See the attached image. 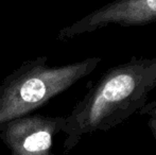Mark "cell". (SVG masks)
Here are the masks:
<instances>
[{"label":"cell","mask_w":156,"mask_h":155,"mask_svg":"<svg viewBox=\"0 0 156 155\" xmlns=\"http://www.w3.org/2000/svg\"><path fill=\"white\" fill-rule=\"evenodd\" d=\"M155 88L156 55L133 56L106 70L65 117L64 153L71 151L84 135L107 132L140 112Z\"/></svg>","instance_id":"cell-1"},{"label":"cell","mask_w":156,"mask_h":155,"mask_svg":"<svg viewBox=\"0 0 156 155\" xmlns=\"http://www.w3.org/2000/svg\"><path fill=\"white\" fill-rule=\"evenodd\" d=\"M100 62L96 56L62 67H48L46 58L25 63L0 87V132L9 122L29 115L88 76Z\"/></svg>","instance_id":"cell-2"},{"label":"cell","mask_w":156,"mask_h":155,"mask_svg":"<svg viewBox=\"0 0 156 155\" xmlns=\"http://www.w3.org/2000/svg\"><path fill=\"white\" fill-rule=\"evenodd\" d=\"M65 117L27 115L9 122L0 132L11 155H62L54 153V137L63 132Z\"/></svg>","instance_id":"cell-3"},{"label":"cell","mask_w":156,"mask_h":155,"mask_svg":"<svg viewBox=\"0 0 156 155\" xmlns=\"http://www.w3.org/2000/svg\"><path fill=\"white\" fill-rule=\"evenodd\" d=\"M156 23V0H113L61 32L63 38L108 27H138Z\"/></svg>","instance_id":"cell-4"},{"label":"cell","mask_w":156,"mask_h":155,"mask_svg":"<svg viewBox=\"0 0 156 155\" xmlns=\"http://www.w3.org/2000/svg\"><path fill=\"white\" fill-rule=\"evenodd\" d=\"M140 113H142V114H148L150 118L156 120V102H153V103L149 104V105H146L140 111Z\"/></svg>","instance_id":"cell-5"},{"label":"cell","mask_w":156,"mask_h":155,"mask_svg":"<svg viewBox=\"0 0 156 155\" xmlns=\"http://www.w3.org/2000/svg\"><path fill=\"white\" fill-rule=\"evenodd\" d=\"M148 125H149V128H150L151 132H152V134H153V137H154V139L156 141V120L152 119V118H149Z\"/></svg>","instance_id":"cell-6"}]
</instances>
